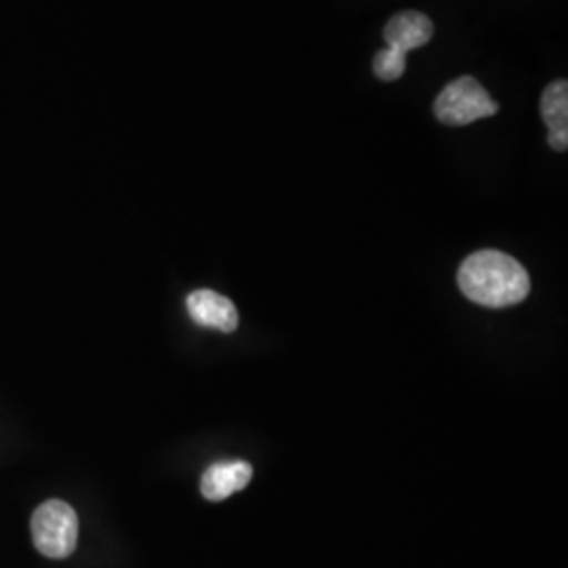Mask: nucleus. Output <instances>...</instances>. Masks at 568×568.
<instances>
[{"label":"nucleus","instance_id":"4","mask_svg":"<svg viewBox=\"0 0 568 568\" xmlns=\"http://www.w3.org/2000/svg\"><path fill=\"white\" fill-rule=\"evenodd\" d=\"M497 110L499 105L488 95L487 89L471 77L448 82L434 103L436 119L450 126H466L483 121L495 116Z\"/></svg>","mask_w":568,"mask_h":568},{"label":"nucleus","instance_id":"1","mask_svg":"<svg viewBox=\"0 0 568 568\" xmlns=\"http://www.w3.org/2000/svg\"><path fill=\"white\" fill-rule=\"evenodd\" d=\"M457 283L469 302L485 307H509L530 293L528 272L501 251H478L457 272Z\"/></svg>","mask_w":568,"mask_h":568},{"label":"nucleus","instance_id":"6","mask_svg":"<svg viewBox=\"0 0 568 568\" xmlns=\"http://www.w3.org/2000/svg\"><path fill=\"white\" fill-rule=\"evenodd\" d=\"M253 478V467L246 462H220L203 474L201 490L209 501H224L236 490H243Z\"/></svg>","mask_w":568,"mask_h":568},{"label":"nucleus","instance_id":"7","mask_svg":"<svg viewBox=\"0 0 568 568\" xmlns=\"http://www.w3.org/2000/svg\"><path fill=\"white\" fill-rule=\"evenodd\" d=\"M541 116L548 124V142L554 150L565 152L568 148V84L556 81L541 95Z\"/></svg>","mask_w":568,"mask_h":568},{"label":"nucleus","instance_id":"2","mask_svg":"<svg viewBox=\"0 0 568 568\" xmlns=\"http://www.w3.org/2000/svg\"><path fill=\"white\" fill-rule=\"evenodd\" d=\"M432 37L434 23L424 13L403 11L394 16L384 30L387 49L379 51L373 60L375 77L386 82L398 81L405 74L406 55L426 47Z\"/></svg>","mask_w":568,"mask_h":568},{"label":"nucleus","instance_id":"5","mask_svg":"<svg viewBox=\"0 0 568 568\" xmlns=\"http://www.w3.org/2000/svg\"><path fill=\"white\" fill-rule=\"evenodd\" d=\"M187 312L196 325L217 328L224 333H232L239 326V312L234 304L211 288L194 291L187 297Z\"/></svg>","mask_w":568,"mask_h":568},{"label":"nucleus","instance_id":"3","mask_svg":"<svg viewBox=\"0 0 568 568\" xmlns=\"http://www.w3.org/2000/svg\"><path fill=\"white\" fill-rule=\"evenodd\" d=\"M32 539L42 556L61 560L72 556L79 544V516L60 499L44 501L32 514Z\"/></svg>","mask_w":568,"mask_h":568}]
</instances>
